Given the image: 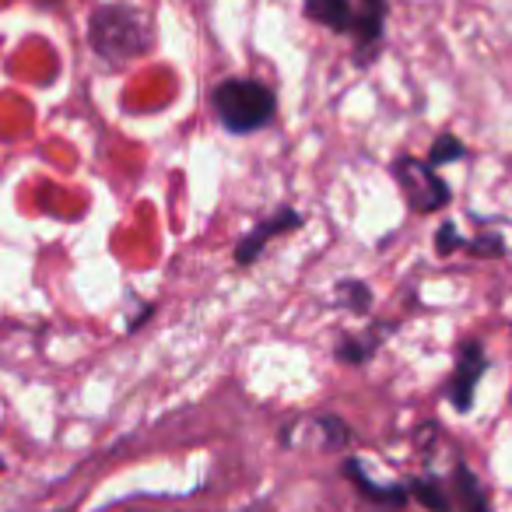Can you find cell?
I'll list each match as a JSON object with an SVG mask.
<instances>
[{"mask_svg":"<svg viewBox=\"0 0 512 512\" xmlns=\"http://www.w3.org/2000/svg\"><path fill=\"white\" fill-rule=\"evenodd\" d=\"M393 176H397V183H400V190H404L411 211H418V214L442 211V207L453 200L449 183L428 162H418V158L400 155L397 162H393Z\"/></svg>","mask_w":512,"mask_h":512,"instance_id":"3957f363","label":"cell"},{"mask_svg":"<svg viewBox=\"0 0 512 512\" xmlns=\"http://www.w3.org/2000/svg\"><path fill=\"white\" fill-rule=\"evenodd\" d=\"M463 249H470V253H477V256H502L505 239L502 235H481V239H467Z\"/></svg>","mask_w":512,"mask_h":512,"instance_id":"9a60e30c","label":"cell"},{"mask_svg":"<svg viewBox=\"0 0 512 512\" xmlns=\"http://www.w3.org/2000/svg\"><path fill=\"white\" fill-rule=\"evenodd\" d=\"M299 225H302V214L292 211V207H281L278 214H271L267 221H260V225H256L249 235H242L239 246H235V264L249 267L256 260V256H260L267 249V242L278 239V235H285V232H295Z\"/></svg>","mask_w":512,"mask_h":512,"instance_id":"8992f818","label":"cell"},{"mask_svg":"<svg viewBox=\"0 0 512 512\" xmlns=\"http://www.w3.org/2000/svg\"><path fill=\"white\" fill-rule=\"evenodd\" d=\"M449 502L456 512H491V498L481 488V481L474 477V470L467 463H456L453 467V488H449ZM449 509V512H453Z\"/></svg>","mask_w":512,"mask_h":512,"instance_id":"52a82bcc","label":"cell"},{"mask_svg":"<svg viewBox=\"0 0 512 512\" xmlns=\"http://www.w3.org/2000/svg\"><path fill=\"white\" fill-rule=\"evenodd\" d=\"M316 428L323 432V442H327L330 449H341L351 442V428L344 425V421H337L334 414H320V418H316Z\"/></svg>","mask_w":512,"mask_h":512,"instance_id":"7c38bea8","label":"cell"},{"mask_svg":"<svg viewBox=\"0 0 512 512\" xmlns=\"http://www.w3.org/2000/svg\"><path fill=\"white\" fill-rule=\"evenodd\" d=\"M306 15L337 36H348L351 18H355V0H306Z\"/></svg>","mask_w":512,"mask_h":512,"instance_id":"9c48e42d","label":"cell"},{"mask_svg":"<svg viewBox=\"0 0 512 512\" xmlns=\"http://www.w3.org/2000/svg\"><path fill=\"white\" fill-rule=\"evenodd\" d=\"M211 109L221 120V127L232 130V134H253V130H264L274 120V88L264 85L256 78H228L221 81L211 92Z\"/></svg>","mask_w":512,"mask_h":512,"instance_id":"6da1fadb","label":"cell"},{"mask_svg":"<svg viewBox=\"0 0 512 512\" xmlns=\"http://www.w3.org/2000/svg\"><path fill=\"white\" fill-rule=\"evenodd\" d=\"M0 467H4V463H0Z\"/></svg>","mask_w":512,"mask_h":512,"instance_id":"ac0fdd59","label":"cell"},{"mask_svg":"<svg viewBox=\"0 0 512 512\" xmlns=\"http://www.w3.org/2000/svg\"><path fill=\"white\" fill-rule=\"evenodd\" d=\"M379 341H383V334H376V330H369L365 337H341V344H337V358L348 365H365L372 358V351L379 348Z\"/></svg>","mask_w":512,"mask_h":512,"instance_id":"8fae6325","label":"cell"},{"mask_svg":"<svg viewBox=\"0 0 512 512\" xmlns=\"http://www.w3.org/2000/svg\"><path fill=\"white\" fill-rule=\"evenodd\" d=\"M383 25H386V0H355V18H351V32L355 39V64L365 67L379 57L383 46Z\"/></svg>","mask_w":512,"mask_h":512,"instance_id":"5b68a950","label":"cell"},{"mask_svg":"<svg viewBox=\"0 0 512 512\" xmlns=\"http://www.w3.org/2000/svg\"><path fill=\"white\" fill-rule=\"evenodd\" d=\"M88 39H92V50L102 60L123 64V60H137L141 53H148L151 29L141 11L130 8V4H102L92 15Z\"/></svg>","mask_w":512,"mask_h":512,"instance_id":"7a4b0ae2","label":"cell"},{"mask_svg":"<svg viewBox=\"0 0 512 512\" xmlns=\"http://www.w3.org/2000/svg\"><path fill=\"white\" fill-rule=\"evenodd\" d=\"M151 512H158V509H151Z\"/></svg>","mask_w":512,"mask_h":512,"instance_id":"e0dca14e","label":"cell"},{"mask_svg":"<svg viewBox=\"0 0 512 512\" xmlns=\"http://www.w3.org/2000/svg\"><path fill=\"white\" fill-rule=\"evenodd\" d=\"M407 495L414 498V502H421L425 509L432 512H449L453 509V502H449V488L446 481H439L435 474H421L414 477L411 484H407Z\"/></svg>","mask_w":512,"mask_h":512,"instance_id":"30bf717a","label":"cell"},{"mask_svg":"<svg viewBox=\"0 0 512 512\" xmlns=\"http://www.w3.org/2000/svg\"><path fill=\"white\" fill-rule=\"evenodd\" d=\"M488 372V355H484L481 341H463L460 351H456V369H453V379L446 386V397L456 411H470L474 407V393H477V383L481 376Z\"/></svg>","mask_w":512,"mask_h":512,"instance_id":"277c9868","label":"cell"},{"mask_svg":"<svg viewBox=\"0 0 512 512\" xmlns=\"http://www.w3.org/2000/svg\"><path fill=\"white\" fill-rule=\"evenodd\" d=\"M467 246V239L460 235V228L453 225H439V232H435V249H439L442 256L453 253V249H463Z\"/></svg>","mask_w":512,"mask_h":512,"instance_id":"2e32d148","label":"cell"},{"mask_svg":"<svg viewBox=\"0 0 512 512\" xmlns=\"http://www.w3.org/2000/svg\"><path fill=\"white\" fill-rule=\"evenodd\" d=\"M337 295H341L351 309H358V313H365V309H369V299H372L369 288H365L362 281H341V285H337Z\"/></svg>","mask_w":512,"mask_h":512,"instance_id":"5bb4252c","label":"cell"},{"mask_svg":"<svg viewBox=\"0 0 512 512\" xmlns=\"http://www.w3.org/2000/svg\"><path fill=\"white\" fill-rule=\"evenodd\" d=\"M463 155H467V148H463V144L456 141L453 134H442L439 141H435L432 155H428V165H432V169L439 172V165H446V162H456V158H463Z\"/></svg>","mask_w":512,"mask_h":512,"instance_id":"4fadbf2b","label":"cell"},{"mask_svg":"<svg viewBox=\"0 0 512 512\" xmlns=\"http://www.w3.org/2000/svg\"><path fill=\"white\" fill-rule=\"evenodd\" d=\"M344 477H351V481L358 484V491H362L369 502H376L379 509H400V505H407V498H411L404 484H379V481H372L358 460L344 463Z\"/></svg>","mask_w":512,"mask_h":512,"instance_id":"ba28073f","label":"cell"}]
</instances>
